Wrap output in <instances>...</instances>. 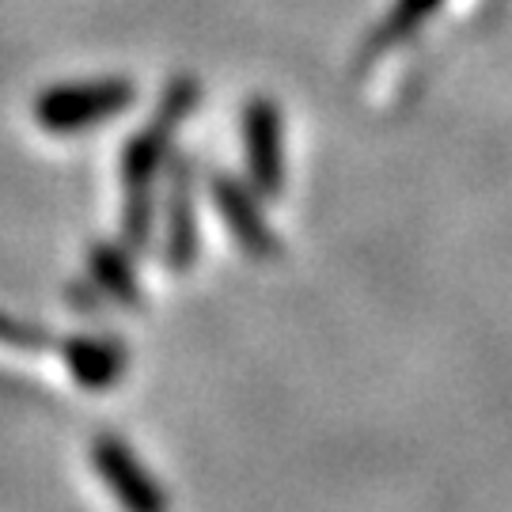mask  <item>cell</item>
Masks as SVG:
<instances>
[{
	"mask_svg": "<svg viewBox=\"0 0 512 512\" xmlns=\"http://www.w3.org/2000/svg\"><path fill=\"white\" fill-rule=\"evenodd\" d=\"M129 99H133V88L126 80L65 84V88H54L50 95L38 99L35 118L42 129L65 137V133H80V129H92L99 122L114 118L118 110L129 107Z\"/></svg>",
	"mask_w": 512,
	"mask_h": 512,
	"instance_id": "1",
	"label": "cell"
},
{
	"mask_svg": "<svg viewBox=\"0 0 512 512\" xmlns=\"http://www.w3.org/2000/svg\"><path fill=\"white\" fill-rule=\"evenodd\" d=\"M92 463L99 478L107 482L122 512H167V497L156 486V478L145 471V463L129 452L118 437H99L92 444Z\"/></svg>",
	"mask_w": 512,
	"mask_h": 512,
	"instance_id": "2",
	"label": "cell"
},
{
	"mask_svg": "<svg viewBox=\"0 0 512 512\" xmlns=\"http://www.w3.org/2000/svg\"><path fill=\"white\" fill-rule=\"evenodd\" d=\"M65 361H69L73 380L84 387H110L118 380L122 365H126L122 349L114 346V342H95V338H76V342H69Z\"/></svg>",
	"mask_w": 512,
	"mask_h": 512,
	"instance_id": "3",
	"label": "cell"
},
{
	"mask_svg": "<svg viewBox=\"0 0 512 512\" xmlns=\"http://www.w3.org/2000/svg\"><path fill=\"white\" fill-rule=\"evenodd\" d=\"M95 270H99L103 285H107L114 296H122V300H133V296H137V289H133V277H129V266L122 262V258H114V255L95 258Z\"/></svg>",
	"mask_w": 512,
	"mask_h": 512,
	"instance_id": "4",
	"label": "cell"
},
{
	"mask_svg": "<svg viewBox=\"0 0 512 512\" xmlns=\"http://www.w3.org/2000/svg\"><path fill=\"white\" fill-rule=\"evenodd\" d=\"M38 349V334L19 327L12 319H0V357H27Z\"/></svg>",
	"mask_w": 512,
	"mask_h": 512,
	"instance_id": "5",
	"label": "cell"
}]
</instances>
